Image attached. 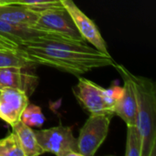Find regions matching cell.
<instances>
[{
  "label": "cell",
  "instance_id": "cell-1",
  "mask_svg": "<svg viewBox=\"0 0 156 156\" xmlns=\"http://www.w3.org/2000/svg\"><path fill=\"white\" fill-rule=\"evenodd\" d=\"M19 49L35 65H44L75 76H80L94 69L116 66L111 55L99 50L95 52H80L70 49L28 47L20 45Z\"/></svg>",
  "mask_w": 156,
  "mask_h": 156
},
{
  "label": "cell",
  "instance_id": "cell-2",
  "mask_svg": "<svg viewBox=\"0 0 156 156\" xmlns=\"http://www.w3.org/2000/svg\"><path fill=\"white\" fill-rule=\"evenodd\" d=\"M136 99L137 122L136 125L143 137L142 156L156 154V89L154 81L144 76L131 73Z\"/></svg>",
  "mask_w": 156,
  "mask_h": 156
},
{
  "label": "cell",
  "instance_id": "cell-3",
  "mask_svg": "<svg viewBox=\"0 0 156 156\" xmlns=\"http://www.w3.org/2000/svg\"><path fill=\"white\" fill-rule=\"evenodd\" d=\"M123 93V88L113 85L104 89L97 83L79 78L77 85L73 87V94L81 108L90 115L109 114L115 115V107Z\"/></svg>",
  "mask_w": 156,
  "mask_h": 156
},
{
  "label": "cell",
  "instance_id": "cell-4",
  "mask_svg": "<svg viewBox=\"0 0 156 156\" xmlns=\"http://www.w3.org/2000/svg\"><path fill=\"white\" fill-rule=\"evenodd\" d=\"M34 132L44 153L58 156H80L72 127L59 125Z\"/></svg>",
  "mask_w": 156,
  "mask_h": 156
},
{
  "label": "cell",
  "instance_id": "cell-5",
  "mask_svg": "<svg viewBox=\"0 0 156 156\" xmlns=\"http://www.w3.org/2000/svg\"><path fill=\"white\" fill-rule=\"evenodd\" d=\"M109 114H92L80 130L77 138L80 156H93L107 138L112 118Z\"/></svg>",
  "mask_w": 156,
  "mask_h": 156
},
{
  "label": "cell",
  "instance_id": "cell-6",
  "mask_svg": "<svg viewBox=\"0 0 156 156\" xmlns=\"http://www.w3.org/2000/svg\"><path fill=\"white\" fill-rule=\"evenodd\" d=\"M39 10L36 28L57 33L79 42H86L77 29L70 15L62 5H51Z\"/></svg>",
  "mask_w": 156,
  "mask_h": 156
},
{
  "label": "cell",
  "instance_id": "cell-7",
  "mask_svg": "<svg viewBox=\"0 0 156 156\" xmlns=\"http://www.w3.org/2000/svg\"><path fill=\"white\" fill-rule=\"evenodd\" d=\"M61 4L70 15L77 29L85 41L90 42L94 48L99 51L110 55L107 48V44L100 33L96 24L79 8L73 0H62Z\"/></svg>",
  "mask_w": 156,
  "mask_h": 156
},
{
  "label": "cell",
  "instance_id": "cell-8",
  "mask_svg": "<svg viewBox=\"0 0 156 156\" xmlns=\"http://www.w3.org/2000/svg\"><path fill=\"white\" fill-rule=\"evenodd\" d=\"M121 74L123 80V93L115 107V115L119 116L126 125L136 124L137 122V99L131 73L124 66L116 64L114 67Z\"/></svg>",
  "mask_w": 156,
  "mask_h": 156
},
{
  "label": "cell",
  "instance_id": "cell-9",
  "mask_svg": "<svg viewBox=\"0 0 156 156\" xmlns=\"http://www.w3.org/2000/svg\"><path fill=\"white\" fill-rule=\"evenodd\" d=\"M28 103V95L25 90L11 88L0 90V119L13 127L21 121Z\"/></svg>",
  "mask_w": 156,
  "mask_h": 156
},
{
  "label": "cell",
  "instance_id": "cell-10",
  "mask_svg": "<svg viewBox=\"0 0 156 156\" xmlns=\"http://www.w3.org/2000/svg\"><path fill=\"white\" fill-rule=\"evenodd\" d=\"M0 35L6 37L7 39L15 42L17 45H22L26 42L34 41L40 38L48 39H56V40H65V41H73L79 42L65 36L45 31L36 27H23L9 24L0 19Z\"/></svg>",
  "mask_w": 156,
  "mask_h": 156
},
{
  "label": "cell",
  "instance_id": "cell-11",
  "mask_svg": "<svg viewBox=\"0 0 156 156\" xmlns=\"http://www.w3.org/2000/svg\"><path fill=\"white\" fill-rule=\"evenodd\" d=\"M25 69L18 67L0 68V90L5 88L19 89L25 90L29 96L37 85L36 75L25 72Z\"/></svg>",
  "mask_w": 156,
  "mask_h": 156
},
{
  "label": "cell",
  "instance_id": "cell-12",
  "mask_svg": "<svg viewBox=\"0 0 156 156\" xmlns=\"http://www.w3.org/2000/svg\"><path fill=\"white\" fill-rule=\"evenodd\" d=\"M39 10L21 4L0 5V19L9 24L35 27Z\"/></svg>",
  "mask_w": 156,
  "mask_h": 156
},
{
  "label": "cell",
  "instance_id": "cell-13",
  "mask_svg": "<svg viewBox=\"0 0 156 156\" xmlns=\"http://www.w3.org/2000/svg\"><path fill=\"white\" fill-rule=\"evenodd\" d=\"M12 129L19 140L25 156H37L44 154L43 149L37 142L35 132L31 127L20 121Z\"/></svg>",
  "mask_w": 156,
  "mask_h": 156
},
{
  "label": "cell",
  "instance_id": "cell-14",
  "mask_svg": "<svg viewBox=\"0 0 156 156\" xmlns=\"http://www.w3.org/2000/svg\"><path fill=\"white\" fill-rule=\"evenodd\" d=\"M35 66L19 49H0V68L18 67L30 68Z\"/></svg>",
  "mask_w": 156,
  "mask_h": 156
},
{
  "label": "cell",
  "instance_id": "cell-15",
  "mask_svg": "<svg viewBox=\"0 0 156 156\" xmlns=\"http://www.w3.org/2000/svg\"><path fill=\"white\" fill-rule=\"evenodd\" d=\"M143 137L136 124L127 125L125 156H142Z\"/></svg>",
  "mask_w": 156,
  "mask_h": 156
},
{
  "label": "cell",
  "instance_id": "cell-16",
  "mask_svg": "<svg viewBox=\"0 0 156 156\" xmlns=\"http://www.w3.org/2000/svg\"><path fill=\"white\" fill-rule=\"evenodd\" d=\"M0 156H25L19 140L14 132L0 139Z\"/></svg>",
  "mask_w": 156,
  "mask_h": 156
},
{
  "label": "cell",
  "instance_id": "cell-17",
  "mask_svg": "<svg viewBox=\"0 0 156 156\" xmlns=\"http://www.w3.org/2000/svg\"><path fill=\"white\" fill-rule=\"evenodd\" d=\"M45 116L39 106L29 104L26 107L21 116V122L29 127H41L45 122Z\"/></svg>",
  "mask_w": 156,
  "mask_h": 156
},
{
  "label": "cell",
  "instance_id": "cell-18",
  "mask_svg": "<svg viewBox=\"0 0 156 156\" xmlns=\"http://www.w3.org/2000/svg\"><path fill=\"white\" fill-rule=\"evenodd\" d=\"M62 0H17L16 4H21L25 5H28L34 7L36 9H40L51 5H62Z\"/></svg>",
  "mask_w": 156,
  "mask_h": 156
},
{
  "label": "cell",
  "instance_id": "cell-19",
  "mask_svg": "<svg viewBox=\"0 0 156 156\" xmlns=\"http://www.w3.org/2000/svg\"><path fill=\"white\" fill-rule=\"evenodd\" d=\"M19 45L0 35V49H18Z\"/></svg>",
  "mask_w": 156,
  "mask_h": 156
},
{
  "label": "cell",
  "instance_id": "cell-20",
  "mask_svg": "<svg viewBox=\"0 0 156 156\" xmlns=\"http://www.w3.org/2000/svg\"><path fill=\"white\" fill-rule=\"evenodd\" d=\"M16 1L17 0H0V5H2V4H14V3L16 4Z\"/></svg>",
  "mask_w": 156,
  "mask_h": 156
}]
</instances>
